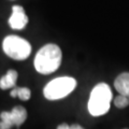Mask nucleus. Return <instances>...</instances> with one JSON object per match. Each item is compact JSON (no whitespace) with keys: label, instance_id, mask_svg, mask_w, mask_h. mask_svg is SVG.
Masks as SVG:
<instances>
[{"label":"nucleus","instance_id":"nucleus-1","mask_svg":"<svg viewBox=\"0 0 129 129\" xmlns=\"http://www.w3.org/2000/svg\"><path fill=\"white\" fill-rule=\"evenodd\" d=\"M61 61V48L55 43H47L37 52L34 59V67L38 73L48 75L59 69Z\"/></svg>","mask_w":129,"mask_h":129},{"label":"nucleus","instance_id":"nucleus-12","mask_svg":"<svg viewBox=\"0 0 129 129\" xmlns=\"http://www.w3.org/2000/svg\"><path fill=\"white\" fill-rule=\"evenodd\" d=\"M56 129H85L83 126H81L80 124H72L69 125L67 123H61L60 125H58Z\"/></svg>","mask_w":129,"mask_h":129},{"label":"nucleus","instance_id":"nucleus-13","mask_svg":"<svg viewBox=\"0 0 129 129\" xmlns=\"http://www.w3.org/2000/svg\"><path fill=\"white\" fill-rule=\"evenodd\" d=\"M124 129H129V128H124Z\"/></svg>","mask_w":129,"mask_h":129},{"label":"nucleus","instance_id":"nucleus-6","mask_svg":"<svg viewBox=\"0 0 129 129\" xmlns=\"http://www.w3.org/2000/svg\"><path fill=\"white\" fill-rule=\"evenodd\" d=\"M17 79H18L17 71L14 69L8 70L7 73L3 76H1V79H0V89L7 90V89H12V88L16 87Z\"/></svg>","mask_w":129,"mask_h":129},{"label":"nucleus","instance_id":"nucleus-3","mask_svg":"<svg viewBox=\"0 0 129 129\" xmlns=\"http://www.w3.org/2000/svg\"><path fill=\"white\" fill-rule=\"evenodd\" d=\"M78 81L73 76L62 75L51 80L43 87V96L48 101H57L70 96L76 89Z\"/></svg>","mask_w":129,"mask_h":129},{"label":"nucleus","instance_id":"nucleus-5","mask_svg":"<svg viewBox=\"0 0 129 129\" xmlns=\"http://www.w3.org/2000/svg\"><path fill=\"white\" fill-rule=\"evenodd\" d=\"M29 18L25 12V9L22 6L15 5L12 7V14L9 17V26L14 30H23L25 29Z\"/></svg>","mask_w":129,"mask_h":129},{"label":"nucleus","instance_id":"nucleus-11","mask_svg":"<svg viewBox=\"0 0 129 129\" xmlns=\"http://www.w3.org/2000/svg\"><path fill=\"white\" fill-rule=\"evenodd\" d=\"M113 104L117 109H125L129 106V97L124 95H118L113 99Z\"/></svg>","mask_w":129,"mask_h":129},{"label":"nucleus","instance_id":"nucleus-10","mask_svg":"<svg viewBox=\"0 0 129 129\" xmlns=\"http://www.w3.org/2000/svg\"><path fill=\"white\" fill-rule=\"evenodd\" d=\"M14 126L10 111H2L0 113V129H12Z\"/></svg>","mask_w":129,"mask_h":129},{"label":"nucleus","instance_id":"nucleus-8","mask_svg":"<svg viewBox=\"0 0 129 129\" xmlns=\"http://www.w3.org/2000/svg\"><path fill=\"white\" fill-rule=\"evenodd\" d=\"M10 112H11V116L15 127H21L23 124H25L28 116V113L25 107L15 106L14 108H12V110Z\"/></svg>","mask_w":129,"mask_h":129},{"label":"nucleus","instance_id":"nucleus-2","mask_svg":"<svg viewBox=\"0 0 129 129\" xmlns=\"http://www.w3.org/2000/svg\"><path fill=\"white\" fill-rule=\"evenodd\" d=\"M112 102L113 94L109 84L104 82L97 83L89 92V98L87 102L88 113L94 117L106 115L110 111Z\"/></svg>","mask_w":129,"mask_h":129},{"label":"nucleus","instance_id":"nucleus-9","mask_svg":"<svg viewBox=\"0 0 129 129\" xmlns=\"http://www.w3.org/2000/svg\"><path fill=\"white\" fill-rule=\"evenodd\" d=\"M10 96L12 98H18L22 101H28L31 98V90L28 87H14L10 91Z\"/></svg>","mask_w":129,"mask_h":129},{"label":"nucleus","instance_id":"nucleus-4","mask_svg":"<svg viewBox=\"0 0 129 129\" xmlns=\"http://www.w3.org/2000/svg\"><path fill=\"white\" fill-rule=\"evenodd\" d=\"M2 51L9 58L16 61H23L30 56L32 46L28 40L19 36L10 35L3 39Z\"/></svg>","mask_w":129,"mask_h":129},{"label":"nucleus","instance_id":"nucleus-7","mask_svg":"<svg viewBox=\"0 0 129 129\" xmlns=\"http://www.w3.org/2000/svg\"><path fill=\"white\" fill-rule=\"evenodd\" d=\"M114 88L119 95L129 97V72H123L114 80Z\"/></svg>","mask_w":129,"mask_h":129}]
</instances>
